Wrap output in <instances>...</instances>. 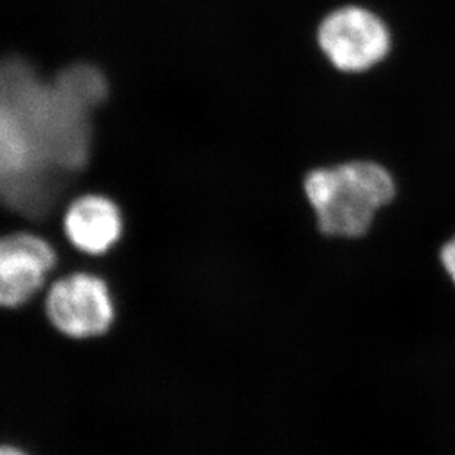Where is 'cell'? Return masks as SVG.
I'll use <instances>...</instances> for the list:
<instances>
[{
  "instance_id": "obj_4",
  "label": "cell",
  "mask_w": 455,
  "mask_h": 455,
  "mask_svg": "<svg viewBox=\"0 0 455 455\" xmlns=\"http://www.w3.org/2000/svg\"><path fill=\"white\" fill-rule=\"evenodd\" d=\"M56 266V252L33 233L6 235L0 243V302L17 308L30 301Z\"/></svg>"
},
{
  "instance_id": "obj_7",
  "label": "cell",
  "mask_w": 455,
  "mask_h": 455,
  "mask_svg": "<svg viewBox=\"0 0 455 455\" xmlns=\"http://www.w3.org/2000/svg\"><path fill=\"white\" fill-rule=\"evenodd\" d=\"M0 455H27L26 452L21 451L20 448L12 447V445H4L0 451Z\"/></svg>"
},
{
  "instance_id": "obj_3",
  "label": "cell",
  "mask_w": 455,
  "mask_h": 455,
  "mask_svg": "<svg viewBox=\"0 0 455 455\" xmlns=\"http://www.w3.org/2000/svg\"><path fill=\"white\" fill-rule=\"evenodd\" d=\"M46 314L56 331L74 339H87L103 335L111 327L116 309L100 277L74 273L52 284Z\"/></svg>"
},
{
  "instance_id": "obj_1",
  "label": "cell",
  "mask_w": 455,
  "mask_h": 455,
  "mask_svg": "<svg viewBox=\"0 0 455 455\" xmlns=\"http://www.w3.org/2000/svg\"><path fill=\"white\" fill-rule=\"evenodd\" d=\"M302 190L323 235L354 239L364 236L378 210L394 199L395 181L378 163L347 161L309 170Z\"/></svg>"
},
{
  "instance_id": "obj_6",
  "label": "cell",
  "mask_w": 455,
  "mask_h": 455,
  "mask_svg": "<svg viewBox=\"0 0 455 455\" xmlns=\"http://www.w3.org/2000/svg\"><path fill=\"white\" fill-rule=\"evenodd\" d=\"M441 261L455 283V237L452 241L448 242L441 251Z\"/></svg>"
},
{
  "instance_id": "obj_2",
  "label": "cell",
  "mask_w": 455,
  "mask_h": 455,
  "mask_svg": "<svg viewBox=\"0 0 455 455\" xmlns=\"http://www.w3.org/2000/svg\"><path fill=\"white\" fill-rule=\"evenodd\" d=\"M317 44L336 71L358 74L387 58L391 35L387 24L369 9L342 4L318 24Z\"/></svg>"
},
{
  "instance_id": "obj_5",
  "label": "cell",
  "mask_w": 455,
  "mask_h": 455,
  "mask_svg": "<svg viewBox=\"0 0 455 455\" xmlns=\"http://www.w3.org/2000/svg\"><path fill=\"white\" fill-rule=\"evenodd\" d=\"M125 217L120 204L103 194L74 198L62 214L64 235L87 255H103L120 242Z\"/></svg>"
}]
</instances>
